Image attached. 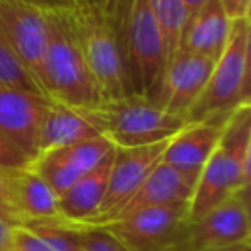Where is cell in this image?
Returning <instances> with one entry per match:
<instances>
[{"label":"cell","instance_id":"obj_23","mask_svg":"<svg viewBox=\"0 0 251 251\" xmlns=\"http://www.w3.org/2000/svg\"><path fill=\"white\" fill-rule=\"evenodd\" d=\"M0 215L16 226L14 206H12V169L0 165Z\"/></svg>","mask_w":251,"mask_h":251},{"label":"cell","instance_id":"obj_29","mask_svg":"<svg viewBox=\"0 0 251 251\" xmlns=\"http://www.w3.org/2000/svg\"><path fill=\"white\" fill-rule=\"evenodd\" d=\"M203 251H251V244L250 243H239V244H232V246L213 248V250H203Z\"/></svg>","mask_w":251,"mask_h":251},{"label":"cell","instance_id":"obj_9","mask_svg":"<svg viewBox=\"0 0 251 251\" xmlns=\"http://www.w3.org/2000/svg\"><path fill=\"white\" fill-rule=\"evenodd\" d=\"M169 141L133 148L114 147L108 186L98 215L88 226H105L115 219L121 208L129 201L150 172L162 162Z\"/></svg>","mask_w":251,"mask_h":251},{"label":"cell","instance_id":"obj_5","mask_svg":"<svg viewBox=\"0 0 251 251\" xmlns=\"http://www.w3.org/2000/svg\"><path fill=\"white\" fill-rule=\"evenodd\" d=\"M71 16L100 103H114L131 97L112 19L86 2H74L71 5Z\"/></svg>","mask_w":251,"mask_h":251},{"label":"cell","instance_id":"obj_22","mask_svg":"<svg viewBox=\"0 0 251 251\" xmlns=\"http://www.w3.org/2000/svg\"><path fill=\"white\" fill-rule=\"evenodd\" d=\"M83 251H129L105 226H84Z\"/></svg>","mask_w":251,"mask_h":251},{"label":"cell","instance_id":"obj_8","mask_svg":"<svg viewBox=\"0 0 251 251\" xmlns=\"http://www.w3.org/2000/svg\"><path fill=\"white\" fill-rule=\"evenodd\" d=\"M0 35L45 95V55L49 45L45 9L23 0H0Z\"/></svg>","mask_w":251,"mask_h":251},{"label":"cell","instance_id":"obj_18","mask_svg":"<svg viewBox=\"0 0 251 251\" xmlns=\"http://www.w3.org/2000/svg\"><path fill=\"white\" fill-rule=\"evenodd\" d=\"M112 158H114V150L100 165L83 176L57 198L59 215L64 220L77 226H88L98 215L107 193Z\"/></svg>","mask_w":251,"mask_h":251},{"label":"cell","instance_id":"obj_31","mask_svg":"<svg viewBox=\"0 0 251 251\" xmlns=\"http://www.w3.org/2000/svg\"><path fill=\"white\" fill-rule=\"evenodd\" d=\"M76 2H86V4H90V0H76ZM74 4V2H73Z\"/></svg>","mask_w":251,"mask_h":251},{"label":"cell","instance_id":"obj_10","mask_svg":"<svg viewBox=\"0 0 251 251\" xmlns=\"http://www.w3.org/2000/svg\"><path fill=\"white\" fill-rule=\"evenodd\" d=\"M248 193L250 189H241L198 219L189 220L186 230V251L250 243L251 220Z\"/></svg>","mask_w":251,"mask_h":251},{"label":"cell","instance_id":"obj_11","mask_svg":"<svg viewBox=\"0 0 251 251\" xmlns=\"http://www.w3.org/2000/svg\"><path fill=\"white\" fill-rule=\"evenodd\" d=\"M114 150V145L103 136L88 138L69 147L49 151L33 158L28 165L36 171L59 198L76 181L100 165Z\"/></svg>","mask_w":251,"mask_h":251},{"label":"cell","instance_id":"obj_13","mask_svg":"<svg viewBox=\"0 0 251 251\" xmlns=\"http://www.w3.org/2000/svg\"><path fill=\"white\" fill-rule=\"evenodd\" d=\"M49 98L35 91L0 84V134L28 160L36 153L40 124Z\"/></svg>","mask_w":251,"mask_h":251},{"label":"cell","instance_id":"obj_20","mask_svg":"<svg viewBox=\"0 0 251 251\" xmlns=\"http://www.w3.org/2000/svg\"><path fill=\"white\" fill-rule=\"evenodd\" d=\"M151 11L160 28L165 47V64L181 50L182 33L188 25L189 11L182 0H150Z\"/></svg>","mask_w":251,"mask_h":251},{"label":"cell","instance_id":"obj_1","mask_svg":"<svg viewBox=\"0 0 251 251\" xmlns=\"http://www.w3.org/2000/svg\"><path fill=\"white\" fill-rule=\"evenodd\" d=\"M251 179V103L237 107L224 124L217 148L198 174L189 201V220L198 219L241 189Z\"/></svg>","mask_w":251,"mask_h":251},{"label":"cell","instance_id":"obj_6","mask_svg":"<svg viewBox=\"0 0 251 251\" xmlns=\"http://www.w3.org/2000/svg\"><path fill=\"white\" fill-rule=\"evenodd\" d=\"M84 112L98 133L117 148L147 147L171 140L188 124L184 117L169 114L155 101L141 97H127Z\"/></svg>","mask_w":251,"mask_h":251},{"label":"cell","instance_id":"obj_21","mask_svg":"<svg viewBox=\"0 0 251 251\" xmlns=\"http://www.w3.org/2000/svg\"><path fill=\"white\" fill-rule=\"evenodd\" d=\"M0 84H7L12 88L43 95L38 83L33 79L31 74L25 69V66L19 62L18 57L12 53V50L9 49L2 35H0Z\"/></svg>","mask_w":251,"mask_h":251},{"label":"cell","instance_id":"obj_14","mask_svg":"<svg viewBox=\"0 0 251 251\" xmlns=\"http://www.w3.org/2000/svg\"><path fill=\"white\" fill-rule=\"evenodd\" d=\"M227 119L229 115L186 124L174 138H171L162 162L181 171L200 174L219 145Z\"/></svg>","mask_w":251,"mask_h":251},{"label":"cell","instance_id":"obj_16","mask_svg":"<svg viewBox=\"0 0 251 251\" xmlns=\"http://www.w3.org/2000/svg\"><path fill=\"white\" fill-rule=\"evenodd\" d=\"M98 134L100 133L84 110L67 107V105L49 98L45 114L42 117V124H40L36 153L33 158L49 153V151L59 150V148L69 147L77 141L98 136Z\"/></svg>","mask_w":251,"mask_h":251},{"label":"cell","instance_id":"obj_19","mask_svg":"<svg viewBox=\"0 0 251 251\" xmlns=\"http://www.w3.org/2000/svg\"><path fill=\"white\" fill-rule=\"evenodd\" d=\"M12 206L16 226L62 219L57 208V195L28 164L12 169Z\"/></svg>","mask_w":251,"mask_h":251},{"label":"cell","instance_id":"obj_3","mask_svg":"<svg viewBox=\"0 0 251 251\" xmlns=\"http://www.w3.org/2000/svg\"><path fill=\"white\" fill-rule=\"evenodd\" d=\"M71 5L47 11L49 45L45 55V95L67 107L91 110L101 103L77 40Z\"/></svg>","mask_w":251,"mask_h":251},{"label":"cell","instance_id":"obj_25","mask_svg":"<svg viewBox=\"0 0 251 251\" xmlns=\"http://www.w3.org/2000/svg\"><path fill=\"white\" fill-rule=\"evenodd\" d=\"M226 9L227 16L230 19L244 18V16H250V7H251V0H220Z\"/></svg>","mask_w":251,"mask_h":251},{"label":"cell","instance_id":"obj_2","mask_svg":"<svg viewBox=\"0 0 251 251\" xmlns=\"http://www.w3.org/2000/svg\"><path fill=\"white\" fill-rule=\"evenodd\" d=\"M131 97L155 101L165 69V47L150 0H122L112 16Z\"/></svg>","mask_w":251,"mask_h":251},{"label":"cell","instance_id":"obj_12","mask_svg":"<svg viewBox=\"0 0 251 251\" xmlns=\"http://www.w3.org/2000/svg\"><path fill=\"white\" fill-rule=\"evenodd\" d=\"M215 60L179 50L165 64L155 103L169 114L184 117L205 90Z\"/></svg>","mask_w":251,"mask_h":251},{"label":"cell","instance_id":"obj_7","mask_svg":"<svg viewBox=\"0 0 251 251\" xmlns=\"http://www.w3.org/2000/svg\"><path fill=\"white\" fill-rule=\"evenodd\" d=\"M188 203L148 206L105 224L129 251H186Z\"/></svg>","mask_w":251,"mask_h":251},{"label":"cell","instance_id":"obj_4","mask_svg":"<svg viewBox=\"0 0 251 251\" xmlns=\"http://www.w3.org/2000/svg\"><path fill=\"white\" fill-rule=\"evenodd\" d=\"M250 16L232 19L229 40L213 64L208 83L186 115L188 124L226 117L250 103Z\"/></svg>","mask_w":251,"mask_h":251},{"label":"cell","instance_id":"obj_27","mask_svg":"<svg viewBox=\"0 0 251 251\" xmlns=\"http://www.w3.org/2000/svg\"><path fill=\"white\" fill-rule=\"evenodd\" d=\"M90 4L97 7L100 12H103L105 16L112 18L114 12L119 9V5L122 4V0H90Z\"/></svg>","mask_w":251,"mask_h":251},{"label":"cell","instance_id":"obj_24","mask_svg":"<svg viewBox=\"0 0 251 251\" xmlns=\"http://www.w3.org/2000/svg\"><path fill=\"white\" fill-rule=\"evenodd\" d=\"M28 157L21 153L19 150H16L2 134H0V165L9 169H18L25 167L28 164Z\"/></svg>","mask_w":251,"mask_h":251},{"label":"cell","instance_id":"obj_17","mask_svg":"<svg viewBox=\"0 0 251 251\" xmlns=\"http://www.w3.org/2000/svg\"><path fill=\"white\" fill-rule=\"evenodd\" d=\"M232 19L227 16L220 0H206L205 4L189 14L182 33L181 50L205 55L217 60L230 35Z\"/></svg>","mask_w":251,"mask_h":251},{"label":"cell","instance_id":"obj_26","mask_svg":"<svg viewBox=\"0 0 251 251\" xmlns=\"http://www.w3.org/2000/svg\"><path fill=\"white\" fill-rule=\"evenodd\" d=\"M0 251H14V226L0 215Z\"/></svg>","mask_w":251,"mask_h":251},{"label":"cell","instance_id":"obj_30","mask_svg":"<svg viewBox=\"0 0 251 251\" xmlns=\"http://www.w3.org/2000/svg\"><path fill=\"white\" fill-rule=\"evenodd\" d=\"M205 2H206V0H182V4H184L186 7H188L189 14H191V12H195L196 9L201 7V5L205 4Z\"/></svg>","mask_w":251,"mask_h":251},{"label":"cell","instance_id":"obj_28","mask_svg":"<svg viewBox=\"0 0 251 251\" xmlns=\"http://www.w3.org/2000/svg\"><path fill=\"white\" fill-rule=\"evenodd\" d=\"M23 2H28L36 7H42L45 11H52V9H60V7H69L73 2L71 0H23Z\"/></svg>","mask_w":251,"mask_h":251},{"label":"cell","instance_id":"obj_15","mask_svg":"<svg viewBox=\"0 0 251 251\" xmlns=\"http://www.w3.org/2000/svg\"><path fill=\"white\" fill-rule=\"evenodd\" d=\"M196 181H198V174L181 171L160 162L138 188V191L131 196L129 201L122 206L115 219L148 206L174 205V203L189 205Z\"/></svg>","mask_w":251,"mask_h":251},{"label":"cell","instance_id":"obj_32","mask_svg":"<svg viewBox=\"0 0 251 251\" xmlns=\"http://www.w3.org/2000/svg\"><path fill=\"white\" fill-rule=\"evenodd\" d=\"M71 2H76V0H71Z\"/></svg>","mask_w":251,"mask_h":251}]
</instances>
